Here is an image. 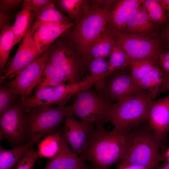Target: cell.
<instances>
[{
	"instance_id": "cell-1",
	"label": "cell",
	"mask_w": 169,
	"mask_h": 169,
	"mask_svg": "<svg viewBox=\"0 0 169 169\" xmlns=\"http://www.w3.org/2000/svg\"><path fill=\"white\" fill-rule=\"evenodd\" d=\"M131 139V130L107 131L104 127H96L90 133L80 157L91 162L97 169H109L124 157Z\"/></svg>"
},
{
	"instance_id": "cell-2",
	"label": "cell",
	"mask_w": 169,
	"mask_h": 169,
	"mask_svg": "<svg viewBox=\"0 0 169 169\" xmlns=\"http://www.w3.org/2000/svg\"><path fill=\"white\" fill-rule=\"evenodd\" d=\"M116 1L107 0L100 7L90 4L88 12L81 21L63 33L78 48L82 58L109 26L111 11Z\"/></svg>"
},
{
	"instance_id": "cell-3",
	"label": "cell",
	"mask_w": 169,
	"mask_h": 169,
	"mask_svg": "<svg viewBox=\"0 0 169 169\" xmlns=\"http://www.w3.org/2000/svg\"><path fill=\"white\" fill-rule=\"evenodd\" d=\"M73 104L65 106L67 114L75 116L80 121L96 127H104L110 122L115 103H112L98 95L91 87L81 90L76 94Z\"/></svg>"
},
{
	"instance_id": "cell-4",
	"label": "cell",
	"mask_w": 169,
	"mask_h": 169,
	"mask_svg": "<svg viewBox=\"0 0 169 169\" xmlns=\"http://www.w3.org/2000/svg\"><path fill=\"white\" fill-rule=\"evenodd\" d=\"M131 130L129 149L119 164L154 169L160 160L161 140L149 128Z\"/></svg>"
},
{
	"instance_id": "cell-5",
	"label": "cell",
	"mask_w": 169,
	"mask_h": 169,
	"mask_svg": "<svg viewBox=\"0 0 169 169\" xmlns=\"http://www.w3.org/2000/svg\"><path fill=\"white\" fill-rule=\"evenodd\" d=\"M153 99L146 91L125 98L115 103L110 120L114 129L129 131L148 121Z\"/></svg>"
},
{
	"instance_id": "cell-6",
	"label": "cell",
	"mask_w": 169,
	"mask_h": 169,
	"mask_svg": "<svg viewBox=\"0 0 169 169\" xmlns=\"http://www.w3.org/2000/svg\"><path fill=\"white\" fill-rule=\"evenodd\" d=\"M47 62L61 70L68 84L80 82L82 74L86 72L81 54L77 47L63 34L46 50Z\"/></svg>"
},
{
	"instance_id": "cell-7",
	"label": "cell",
	"mask_w": 169,
	"mask_h": 169,
	"mask_svg": "<svg viewBox=\"0 0 169 169\" xmlns=\"http://www.w3.org/2000/svg\"><path fill=\"white\" fill-rule=\"evenodd\" d=\"M67 114L65 105L53 107L51 105H40L26 111V121L28 139L34 136L49 135L54 133Z\"/></svg>"
},
{
	"instance_id": "cell-8",
	"label": "cell",
	"mask_w": 169,
	"mask_h": 169,
	"mask_svg": "<svg viewBox=\"0 0 169 169\" xmlns=\"http://www.w3.org/2000/svg\"><path fill=\"white\" fill-rule=\"evenodd\" d=\"M97 80L89 75L78 83L46 87L36 92L34 95L20 100L27 109L40 105H65L72 96L81 90L91 87Z\"/></svg>"
},
{
	"instance_id": "cell-9",
	"label": "cell",
	"mask_w": 169,
	"mask_h": 169,
	"mask_svg": "<svg viewBox=\"0 0 169 169\" xmlns=\"http://www.w3.org/2000/svg\"><path fill=\"white\" fill-rule=\"evenodd\" d=\"M26 110L20 100L0 115V139L5 140L14 147L28 142Z\"/></svg>"
},
{
	"instance_id": "cell-10",
	"label": "cell",
	"mask_w": 169,
	"mask_h": 169,
	"mask_svg": "<svg viewBox=\"0 0 169 169\" xmlns=\"http://www.w3.org/2000/svg\"><path fill=\"white\" fill-rule=\"evenodd\" d=\"M94 85L98 95L111 102H117L129 96L146 91L124 69L102 77Z\"/></svg>"
},
{
	"instance_id": "cell-11",
	"label": "cell",
	"mask_w": 169,
	"mask_h": 169,
	"mask_svg": "<svg viewBox=\"0 0 169 169\" xmlns=\"http://www.w3.org/2000/svg\"><path fill=\"white\" fill-rule=\"evenodd\" d=\"M116 42L126 54L129 64L141 60L158 63L161 54L159 41L143 34L117 32Z\"/></svg>"
},
{
	"instance_id": "cell-12",
	"label": "cell",
	"mask_w": 169,
	"mask_h": 169,
	"mask_svg": "<svg viewBox=\"0 0 169 169\" xmlns=\"http://www.w3.org/2000/svg\"><path fill=\"white\" fill-rule=\"evenodd\" d=\"M130 75L136 83L154 99L160 92L164 78L158 63L141 60L130 63Z\"/></svg>"
},
{
	"instance_id": "cell-13",
	"label": "cell",
	"mask_w": 169,
	"mask_h": 169,
	"mask_svg": "<svg viewBox=\"0 0 169 169\" xmlns=\"http://www.w3.org/2000/svg\"><path fill=\"white\" fill-rule=\"evenodd\" d=\"M47 59L46 51L39 58L18 73L14 79L7 84L21 95V100L29 97L36 87Z\"/></svg>"
},
{
	"instance_id": "cell-14",
	"label": "cell",
	"mask_w": 169,
	"mask_h": 169,
	"mask_svg": "<svg viewBox=\"0 0 169 169\" xmlns=\"http://www.w3.org/2000/svg\"><path fill=\"white\" fill-rule=\"evenodd\" d=\"M75 25L74 22L62 25L45 22L35 18L29 28V33L42 55L58 38Z\"/></svg>"
},
{
	"instance_id": "cell-15",
	"label": "cell",
	"mask_w": 169,
	"mask_h": 169,
	"mask_svg": "<svg viewBox=\"0 0 169 169\" xmlns=\"http://www.w3.org/2000/svg\"><path fill=\"white\" fill-rule=\"evenodd\" d=\"M64 122L63 126L60 130L62 135L72 151L80 156L94 126L79 121L69 114L66 115Z\"/></svg>"
},
{
	"instance_id": "cell-16",
	"label": "cell",
	"mask_w": 169,
	"mask_h": 169,
	"mask_svg": "<svg viewBox=\"0 0 169 169\" xmlns=\"http://www.w3.org/2000/svg\"><path fill=\"white\" fill-rule=\"evenodd\" d=\"M29 28L22 39L13 58L4 74L1 76V84L6 79L16 74L42 55L38 49L30 36Z\"/></svg>"
},
{
	"instance_id": "cell-17",
	"label": "cell",
	"mask_w": 169,
	"mask_h": 169,
	"mask_svg": "<svg viewBox=\"0 0 169 169\" xmlns=\"http://www.w3.org/2000/svg\"><path fill=\"white\" fill-rule=\"evenodd\" d=\"M148 122L149 128L162 140L169 129V94L164 98L153 101Z\"/></svg>"
},
{
	"instance_id": "cell-18",
	"label": "cell",
	"mask_w": 169,
	"mask_h": 169,
	"mask_svg": "<svg viewBox=\"0 0 169 169\" xmlns=\"http://www.w3.org/2000/svg\"><path fill=\"white\" fill-rule=\"evenodd\" d=\"M117 34V32L109 26L93 43L82 58L86 70L92 59L98 58L105 59L109 57L116 42Z\"/></svg>"
},
{
	"instance_id": "cell-19",
	"label": "cell",
	"mask_w": 169,
	"mask_h": 169,
	"mask_svg": "<svg viewBox=\"0 0 169 169\" xmlns=\"http://www.w3.org/2000/svg\"><path fill=\"white\" fill-rule=\"evenodd\" d=\"M143 0H120L116 1L111 10L109 27L115 31L122 33L131 15L142 4Z\"/></svg>"
},
{
	"instance_id": "cell-20",
	"label": "cell",
	"mask_w": 169,
	"mask_h": 169,
	"mask_svg": "<svg viewBox=\"0 0 169 169\" xmlns=\"http://www.w3.org/2000/svg\"><path fill=\"white\" fill-rule=\"evenodd\" d=\"M61 134L59 151L44 169H79L86 167L84 161L70 149Z\"/></svg>"
},
{
	"instance_id": "cell-21",
	"label": "cell",
	"mask_w": 169,
	"mask_h": 169,
	"mask_svg": "<svg viewBox=\"0 0 169 169\" xmlns=\"http://www.w3.org/2000/svg\"><path fill=\"white\" fill-rule=\"evenodd\" d=\"M45 136L44 134L35 135L24 144L10 150L4 149L0 145V169H14L25 152Z\"/></svg>"
},
{
	"instance_id": "cell-22",
	"label": "cell",
	"mask_w": 169,
	"mask_h": 169,
	"mask_svg": "<svg viewBox=\"0 0 169 169\" xmlns=\"http://www.w3.org/2000/svg\"><path fill=\"white\" fill-rule=\"evenodd\" d=\"M57 8L66 13L69 17L77 24L84 18L90 8L89 0H55Z\"/></svg>"
},
{
	"instance_id": "cell-23",
	"label": "cell",
	"mask_w": 169,
	"mask_h": 169,
	"mask_svg": "<svg viewBox=\"0 0 169 169\" xmlns=\"http://www.w3.org/2000/svg\"><path fill=\"white\" fill-rule=\"evenodd\" d=\"M153 25L146 11L142 8L137 9L128 20L122 33L142 34L149 32Z\"/></svg>"
},
{
	"instance_id": "cell-24",
	"label": "cell",
	"mask_w": 169,
	"mask_h": 169,
	"mask_svg": "<svg viewBox=\"0 0 169 169\" xmlns=\"http://www.w3.org/2000/svg\"><path fill=\"white\" fill-rule=\"evenodd\" d=\"M21 10L16 15L15 20L12 26L15 37V44L20 42L31 28L35 15L29 8L24 0L21 5Z\"/></svg>"
},
{
	"instance_id": "cell-25",
	"label": "cell",
	"mask_w": 169,
	"mask_h": 169,
	"mask_svg": "<svg viewBox=\"0 0 169 169\" xmlns=\"http://www.w3.org/2000/svg\"><path fill=\"white\" fill-rule=\"evenodd\" d=\"M67 79L58 68L46 61L39 81L36 87V92L47 87L65 84Z\"/></svg>"
},
{
	"instance_id": "cell-26",
	"label": "cell",
	"mask_w": 169,
	"mask_h": 169,
	"mask_svg": "<svg viewBox=\"0 0 169 169\" xmlns=\"http://www.w3.org/2000/svg\"><path fill=\"white\" fill-rule=\"evenodd\" d=\"M61 134L60 130L48 135L37 144L38 154L39 157H45L51 160L57 154L60 146Z\"/></svg>"
},
{
	"instance_id": "cell-27",
	"label": "cell",
	"mask_w": 169,
	"mask_h": 169,
	"mask_svg": "<svg viewBox=\"0 0 169 169\" xmlns=\"http://www.w3.org/2000/svg\"><path fill=\"white\" fill-rule=\"evenodd\" d=\"M15 37L12 26L5 27L0 34V69L1 72L4 69L10 52L15 45Z\"/></svg>"
},
{
	"instance_id": "cell-28",
	"label": "cell",
	"mask_w": 169,
	"mask_h": 169,
	"mask_svg": "<svg viewBox=\"0 0 169 169\" xmlns=\"http://www.w3.org/2000/svg\"><path fill=\"white\" fill-rule=\"evenodd\" d=\"M35 18L43 22L62 25H68L74 22L57 8L54 2L41 10L35 15Z\"/></svg>"
},
{
	"instance_id": "cell-29",
	"label": "cell",
	"mask_w": 169,
	"mask_h": 169,
	"mask_svg": "<svg viewBox=\"0 0 169 169\" xmlns=\"http://www.w3.org/2000/svg\"><path fill=\"white\" fill-rule=\"evenodd\" d=\"M107 76L115 72L124 70L128 67L129 61L126 54L117 42L109 56Z\"/></svg>"
},
{
	"instance_id": "cell-30",
	"label": "cell",
	"mask_w": 169,
	"mask_h": 169,
	"mask_svg": "<svg viewBox=\"0 0 169 169\" xmlns=\"http://www.w3.org/2000/svg\"><path fill=\"white\" fill-rule=\"evenodd\" d=\"M142 5L151 21L160 24L166 22V12L158 0H144Z\"/></svg>"
},
{
	"instance_id": "cell-31",
	"label": "cell",
	"mask_w": 169,
	"mask_h": 169,
	"mask_svg": "<svg viewBox=\"0 0 169 169\" xmlns=\"http://www.w3.org/2000/svg\"><path fill=\"white\" fill-rule=\"evenodd\" d=\"M20 95L14 89L7 84L0 87V115L16 102Z\"/></svg>"
},
{
	"instance_id": "cell-32",
	"label": "cell",
	"mask_w": 169,
	"mask_h": 169,
	"mask_svg": "<svg viewBox=\"0 0 169 169\" xmlns=\"http://www.w3.org/2000/svg\"><path fill=\"white\" fill-rule=\"evenodd\" d=\"M109 67L108 62L105 58H98L93 59L89 63L87 70L90 73V75L93 76H105Z\"/></svg>"
},
{
	"instance_id": "cell-33",
	"label": "cell",
	"mask_w": 169,
	"mask_h": 169,
	"mask_svg": "<svg viewBox=\"0 0 169 169\" xmlns=\"http://www.w3.org/2000/svg\"><path fill=\"white\" fill-rule=\"evenodd\" d=\"M33 146L25 152L14 169H33L38 156L37 151L34 150Z\"/></svg>"
},
{
	"instance_id": "cell-34",
	"label": "cell",
	"mask_w": 169,
	"mask_h": 169,
	"mask_svg": "<svg viewBox=\"0 0 169 169\" xmlns=\"http://www.w3.org/2000/svg\"><path fill=\"white\" fill-rule=\"evenodd\" d=\"M30 10L35 15L48 5L53 3V0H24Z\"/></svg>"
},
{
	"instance_id": "cell-35",
	"label": "cell",
	"mask_w": 169,
	"mask_h": 169,
	"mask_svg": "<svg viewBox=\"0 0 169 169\" xmlns=\"http://www.w3.org/2000/svg\"><path fill=\"white\" fill-rule=\"evenodd\" d=\"M23 0H0V10L3 11L12 13L19 6H21Z\"/></svg>"
},
{
	"instance_id": "cell-36",
	"label": "cell",
	"mask_w": 169,
	"mask_h": 169,
	"mask_svg": "<svg viewBox=\"0 0 169 169\" xmlns=\"http://www.w3.org/2000/svg\"><path fill=\"white\" fill-rule=\"evenodd\" d=\"M12 13L7 12L0 10V31L6 27L11 26V23L16 15Z\"/></svg>"
},
{
	"instance_id": "cell-37",
	"label": "cell",
	"mask_w": 169,
	"mask_h": 169,
	"mask_svg": "<svg viewBox=\"0 0 169 169\" xmlns=\"http://www.w3.org/2000/svg\"><path fill=\"white\" fill-rule=\"evenodd\" d=\"M169 91V75L164 77L160 92Z\"/></svg>"
},
{
	"instance_id": "cell-38",
	"label": "cell",
	"mask_w": 169,
	"mask_h": 169,
	"mask_svg": "<svg viewBox=\"0 0 169 169\" xmlns=\"http://www.w3.org/2000/svg\"><path fill=\"white\" fill-rule=\"evenodd\" d=\"M116 169H147L142 167L126 164H119Z\"/></svg>"
},
{
	"instance_id": "cell-39",
	"label": "cell",
	"mask_w": 169,
	"mask_h": 169,
	"mask_svg": "<svg viewBox=\"0 0 169 169\" xmlns=\"http://www.w3.org/2000/svg\"><path fill=\"white\" fill-rule=\"evenodd\" d=\"M163 8L169 16V0H158Z\"/></svg>"
},
{
	"instance_id": "cell-40",
	"label": "cell",
	"mask_w": 169,
	"mask_h": 169,
	"mask_svg": "<svg viewBox=\"0 0 169 169\" xmlns=\"http://www.w3.org/2000/svg\"><path fill=\"white\" fill-rule=\"evenodd\" d=\"M165 36L167 42L169 45V25H168L165 33Z\"/></svg>"
},
{
	"instance_id": "cell-41",
	"label": "cell",
	"mask_w": 169,
	"mask_h": 169,
	"mask_svg": "<svg viewBox=\"0 0 169 169\" xmlns=\"http://www.w3.org/2000/svg\"><path fill=\"white\" fill-rule=\"evenodd\" d=\"M157 169H169V162Z\"/></svg>"
},
{
	"instance_id": "cell-42",
	"label": "cell",
	"mask_w": 169,
	"mask_h": 169,
	"mask_svg": "<svg viewBox=\"0 0 169 169\" xmlns=\"http://www.w3.org/2000/svg\"><path fill=\"white\" fill-rule=\"evenodd\" d=\"M165 157L168 162H169V148L167 150L165 154Z\"/></svg>"
},
{
	"instance_id": "cell-43",
	"label": "cell",
	"mask_w": 169,
	"mask_h": 169,
	"mask_svg": "<svg viewBox=\"0 0 169 169\" xmlns=\"http://www.w3.org/2000/svg\"><path fill=\"white\" fill-rule=\"evenodd\" d=\"M79 169H97L95 167H94V168H87L86 167H83V168H79Z\"/></svg>"
},
{
	"instance_id": "cell-44",
	"label": "cell",
	"mask_w": 169,
	"mask_h": 169,
	"mask_svg": "<svg viewBox=\"0 0 169 169\" xmlns=\"http://www.w3.org/2000/svg\"></svg>"
}]
</instances>
